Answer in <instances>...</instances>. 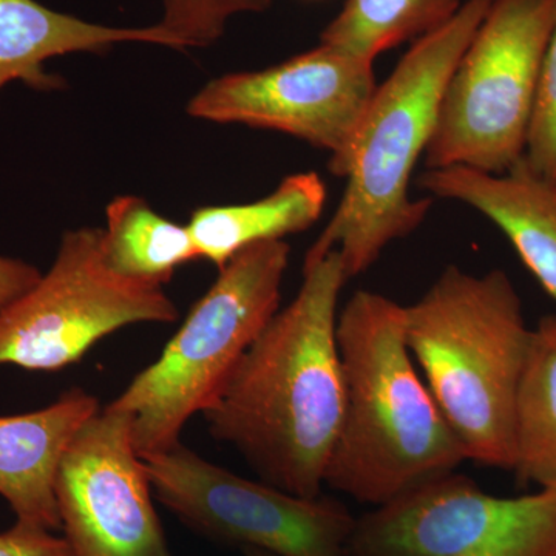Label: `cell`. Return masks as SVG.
<instances>
[{
  "label": "cell",
  "instance_id": "6da1fadb",
  "mask_svg": "<svg viewBox=\"0 0 556 556\" xmlns=\"http://www.w3.org/2000/svg\"><path fill=\"white\" fill-rule=\"evenodd\" d=\"M348 281L338 251L303 263L298 295L278 311L201 412L212 438L262 481L321 495L345 409L338 303Z\"/></svg>",
  "mask_w": 556,
  "mask_h": 556
},
{
  "label": "cell",
  "instance_id": "7a4b0ae2",
  "mask_svg": "<svg viewBox=\"0 0 556 556\" xmlns=\"http://www.w3.org/2000/svg\"><path fill=\"white\" fill-rule=\"evenodd\" d=\"M342 427L325 484L372 507L453 473L467 460L405 339V306L357 291L338 316Z\"/></svg>",
  "mask_w": 556,
  "mask_h": 556
},
{
  "label": "cell",
  "instance_id": "3957f363",
  "mask_svg": "<svg viewBox=\"0 0 556 556\" xmlns=\"http://www.w3.org/2000/svg\"><path fill=\"white\" fill-rule=\"evenodd\" d=\"M492 3L466 0L448 24L416 40L378 86L340 174L345 192L305 262L338 251L350 280L422 225L433 200L412 199L409 181L437 129L450 76Z\"/></svg>",
  "mask_w": 556,
  "mask_h": 556
},
{
  "label": "cell",
  "instance_id": "277c9868",
  "mask_svg": "<svg viewBox=\"0 0 556 556\" xmlns=\"http://www.w3.org/2000/svg\"><path fill=\"white\" fill-rule=\"evenodd\" d=\"M533 329L504 270L448 266L405 306L417 369L467 460L514 470L515 416Z\"/></svg>",
  "mask_w": 556,
  "mask_h": 556
},
{
  "label": "cell",
  "instance_id": "5b68a950",
  "mask_svg": "<svg viewBox=\"0 0 556 556\" xmlns=\"http://www.w3.org/2000/svg\"><path fill=\"white\" fill-rule=\"evenodd\" d=\"M287 241H265L239 252L164 346L108 407L127 413L141 457L181 442L190 417L217 396L249 346L280 311L289 265Z\"/></svg>",
  "mask_w": 556,
  "mask_h": 556
},
{
  "label": "cell",
  "instance_id": "8992f818",
  "mask_svg": "<svg viewBox=\"0 0 556 556\" xmlns=\"http://www.w3.org/2000/svg\"><path fill=\"white\" fill-rule=\"evenodd\" d=\"M556 0H493L442 94L427 169L506 174L525 159Z\"/></svg>",
  "mask_w": 556,
  "mask_h": 556
},
{
  "label": "cell",
  "instance_id": "52a82bcc",
  "mask_svg": "<svg viewBox=\"0 0 556 556\" xmlns=\"http://www.w3.org/2000/svg\"><path fill=\"white\" fill-rule=\"evenodd\" d=\"M178 317L163 287L108 268L102 229L70 230L49 273L0 309V367L61 371L121 328L172 324Z\"/></svg>",
  "mask_w": 556,
  "mask_h": 556
},
{
  "label": "cell",
  "instance_id": "ba28073f",
  "mask_svg": "<svg viewBox=\"0 0 556 556\" xmlns=\"http://www.w3.org/2000/svg\"><path fill=\"white\" fill-rule=\"evenodd\" d=\"M141 459L156 500L201 535L280 556H346L357 518L334 497L251 481L181 442Z\"/></svg>",
  "mask_w": 556,
  "mask_h": 556
},
{
  "label": "cell",
  "instance_id": "9c48e42d",
  "mask_svg": "<svg viewBox=\"0 0 556 556\" xmlns=\"http://www.w3.org/2000/svg\"><path fill=\"white\" fill-rule=\"evenodd\" d=\"M346 556H556V490L493 496L453 471L357 518Z\"/></svg>",
  "mask_w": 556,
  "mask_h": 556
},
{
  "label": "cell",
  "instance_id": "30bf717a",
  "mask_svg": "<svg viewBox=\"0 0 556 556\" xmlns=\"http://www.w3.org/2000/svg\"><path fill=\"white\" fill-rule=\"evenodd\" d=\"M376 89L372 62L318 43L274 67L211 80L188 113L302 139L327 150L328 169L340 177Z\"/></svg>",
  "mask_w": 556,
  "mask_h": 556
},
{
  "label": "cell",
  "instance_id": "8fae6325",
  "mask_svg": "<svg viewBox=\"0 0 556 556\" xmlns=\"http://www.w3.org/2000/svg\"><path fill=\"white\" fill-rule=\"evenodd\" d=\"M54 493L72 556H172L127 413L104 407L79 428Z\"/></svg>",
  "mask_w": 556,
  "mask_h": 556
},
{
  "label": "cell",
  "instance_id": "7c38bea8",
  "mask_svg": "<svg viewBox=\"0 0 556 556\" xmlns=\"http://www.w3.org/2000/svg\"><path fill=\"white\" fill-rule=\"evenodd\" d=\"M417 182L431 197L459 201L489 218L556 302V188L525 159L506 174L453 166L427 169Z\"/></svg>",
  "mask_w": 556,
  "mask_h": 556
},
{
  "label": "cell",
  "instance_id": "4fadbf2b",
  "mask_svg": "<svg viewBox=\"0 0 556 556\" xmlns=\"http://www.w3.org/2000/svg\"><path fill=\"white\" fill-rule=\"evenodd\" d=\"M100 409L93 394L75 387L36 412L0 416V496L16 522L50 532L61 529L58 468L79 428Z\"/></svg>",
  "mask_w": 556,
  "mask_h": 556
},
{
  "label": "cell",
  "instance_id": "5bb4252c",
  "mask_svg": "<svg viewBox=\"0 0 556 556\" xmlns=\"http://www.w3.org/2000/svg\"><path fill=\"white\" fill-rule=\"evenodd\" d=\"M123 42L178 50L177 42L159 24L109 27L51 10L38 0H0V90L11 83L42 91L61 89L64 80L47 73L46 62L79 51L102 53Z\"/></svg>",
  "mask_w": 556,
  "mask_h": 556
},
{
  "label": "cell",
  "instance_id": "9a60e30c",
  "mask_svg": "<svg viewBox=\"0 0 556 556\" xmlns=\"http://www.w3.org/2000/svg\"><path fill=\"white\" fill-rule=\"evenodd\" d=\"M327 186L316 172L289 175L265 199L197 208L188 225L200 258L218 269L254 244L283 240L316 225L327 206Z\"/></svg>",
  "mask_w": 556,
  "mask_h": 556
},
{
  "label": "cell",
  "instance_id": "2e32d148",
  "mask_svg": "<svg viewBox=\"0 0 556 556\" xmlns=\"http://www.w3.org/2000/svg\"><path fill=\"white\" fill-rule=\"evenodd\" d=\"M105 219L102 257L121 277L163 287L179 266L201 260L188 226L161 217L139 197L113 200Z\"/></svg>",
  "mask_w": 556,
  "mask_h": 556
},
{
  "label": "cell",
  "instance_id": "e0dca14e",
  "mask_svg": "<svg viewBox=\"0 0 556 556\" xmlns=\"http://www.w3.org/2000/svg\"><path fill=\"white\" fill-rule=\"evenodd\" d=\"M518 479L556 490V314L533 328L515 416Z\"/></svg>",
  "mask_w": 556,
  "mask_h": 556
},
{
  "label": "cell",
  "instance_id": "ac0fdd59",
  "mask_svg": "<svg viewBox=\"0 0 556 556\" xmlns=\"http://www.w3.org/2000/svg\"><path fill=\"white\" fill-rule=\"evenodd\" d=\"M464 0H346L320 43L375 64L379 54L448 24Z\"/></svg>",
  "mask_w": 556,
  "mask_h": 556
},
{
  "label": "cell",
  "instance_id": "d6986e66",
  "mask_svg": "<svg viewBox=\"0 0 556 556\" xmlns=\"http://www.w3.org/2000/svg\"><path fill=\"white\" fill-rule=\"evenodd\" d=\"M274 0H163L161 28L177 42L178 50L203 49L225 35L230 17L263 13Z\"/></svg>",
  "mask_w": 556,
  "mask_h": 556
},
{
  "label": "cell",
  "instance_id": "ffe728a7",
  "mask_svg": "<svg viewBox=\"0 0 556 556\" xmlns=\"http://www.w3.org/2000/svg\"><path fill=\"white\" fill-rule=\"evenodd\" d=\"M525 161L538 177L556 186V17L541 67Z\"/></svg>",
  "mask_w": 556,
  "mask_h": 556
},
{
  "label": "cell",
  "instance_id": "44dd1931",
  "mask_svg": "<svg viewBox=\"0 0 556 556\" xmlns=\"http://www.w3.org/2000/svg\"><path fill=\"white\" fill-rule=\"evenodd\" d=\"M0 556H72L64 538L50 530L21 525L0 532Z\"/></svg>",
  "mask_w": 556,
  "mask_h": 556
},
{
  "label": "cell",
  "instance_id": "7402d4cb",
  "mask_svg": "<svg viewBox=\"0 0 556 556\" xmlns=\"http://www.w3.org/2000/svg\"><path fill=\"white\" fill-rule=\"evenodd\" d=\"M40 277L42 273L30 263L0 255V309L30 291Z\"/></svg>",
  "mask_w": 556,
  "mask_h": 556
},
{
  "label": "cell",
  "instance_id": "603a6c76",
  "mask_svg": "<svg viewBox=\"0 0 556 556\" xmlns=\"http://www.w3.org/2000/svg\"><path fill=\"white\" fill-rule=\"evenodd\" d=\"M241 551H243L244 556H280L270 554V552L260 551V548H241Z\"/></svg>",
  "mask_w": 556,
  "mask_h": 556
},
{
  "label": "cell",
  "instance_id": "cb8c5ba5",
  "mask_svg": "<svg viewBox=\"0 0 556 556\" xmlns=\"http://www.w3.org/2000/svg\"><path fill=\"white\" fill-rule=\"evenodd\" d=\"M555 188H556V186H555Z\"/></svg>",
  "mask_w": 556,
  "mask_h": 556
}]
</instances>
